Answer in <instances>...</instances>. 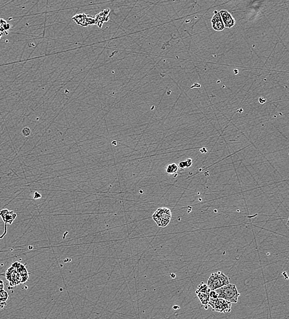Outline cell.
I'll use <instances>...</instances> for the list:
<instances>
[{
    "label": "cell",
    "instance_id": "cell-1",
    "mask_svg": "<svg viewBox=\"0 0 289 319\" xmlns=\"http://www.w3.org/2000/svg\"><path fill=\"white\" fill-rule=\"evenodd\" d=\"M218 295V298L228 301L231 303H236L238 301L240 293L237 290L236 286L234 284L226 285L215 290Z\"/></svg>",
    "mask_w": 289,
    "mask_h": 319
},
{
    "label": "cell",
    "instance_id": "cell-2",
    "mask_svg": "<svg viewBox=\"0 0 289 319\" xmlns=\"http://www.w3.org/2000/svg\"><path fill=\"white\" fill-rule=\"evenodd\" d=\"M230 284L228 277L221 271L212 273L207 281V286L212 291H214Z\"/></svg>",
    "mask_w": 289,
    "mask_h": 319
},
{
    "label": "cell",
    "instance_id": "cell-3",
    "mask_svg": "<svg viewBox=\"0 0 289 319\" xmlns=\"http://www.w3.org/2000/svg\"><path fill=\"white\" fill-rule=\"evenodd\" d=\"M172 218L171 211L167 208L158 209L153 215V219L160 227H166Z\"/></svg>",
    "mask_w": 289,
    "mask_h": 319
},
{
    "label": "cell",
    "instance_id": "cell-4",
    "mask_svg": "<svg viewBox=\"0 0 289 319\" xmlns=\"http://www.w3.org/2000/svg\"><path fill=\"white\" fill-rule=\"evenodd\" d=\"M208 304L212 307L213 311L227 313L231 311V303L223 298H210Z\"/></svg>",
    "mask_w": 289,
    "mask_h": 319
},
{
    "label": "cell",
    "instance_id": "cell-5",
    "mask_svg": "<svg viewBox=\"0 0 289 319\" xmlns=\"http://www.w3.org/2000/svg\"><path fill=\"white\" fill-rule=\"evenodd\" d=\"M211 290L209 289L207 284L202 282L198 287L196 291V294L198 297L199 301L202 305L206 306L209 304L210 301V293Z\"/></svg>",
    "mask_w": 289,
    "mask_h": 319
},
{
    "label": "cell",
    "instance_id": "cell-6",
    "mask_svg": "<svg viewBox=\"0 0 289 319\" xmlns=\"http://www.w3.org/2000/svg\"><path fill=\"white\" fill-rule=\"evenodd\" d=\"M0 217L4 223V231L3 234L0 236V239H2L7 233V225H11L17 217V214L13 211H9L7 209H4L0 211Z\"/></svg>",
    "mask_w": 289,
    "mask_h": 319
},
{
    "label": "cell",
    "instance_id": "cell-7",
    "mask_svg": "<svg viewBox=\"0 0 289 319\" xmlns=\"http://www.w3.org/2000/svg\"><path fill=\"white\" fill-rule=\"evenodd\" d=\"M72 20L78 25L82 27H87L96 24V20L94 18H92L91 17L84 14H77L73 17Z\"/></svg>",
    "mask_w": 289,
    "mask_h": 319
},
{
    "label": "cell",
    "instance_id": "cell-8",
    "mask_svg": "<svg viewBox=\"0 0 289 319\" xmlns=\"http://www.w3.org/2000/svg\"><path fill=\"white\" fill-rule=\"evenodd\" d=\"M213 13L214 15L211 20L212 28L216 32H222L225 28V27L220 14L216 10L214 11Z\"/></svg>",
    "mask_w": 289,
    "mask_h": 319
},
{
    "label": "cell",
    "instance_id": "cell-9",
    "mask_svg": "<svg viewBox=\"0 0 289 319\" xmlns=\"http://www.w3.org/2000/svg\"><path fill=\"white\" fill-rule=\"evenodd\" d=\"M219 13L223 20L225 28H231L234 26L236 24L235 20L228 11H227L226 10H221Z\"/></svg>",
    "mask_w": 289,
    "mask_h": 319
},
{
    "label": "cell",
    "instance_id": "cell-10",
    "mask_svg": "<svg viewBox=\"0 0 289 319\" xmlns=\"http://www.w3.org/2000/svg\"><path fill=\"white\" fill-rule=\"evenodd\" d=\"M11 25L8 24L3 18H0V32L3 36H7L9 35L8 31L11 29Z\"/></svg>",
    "mask_w": 289,
    "mask_h": 319
},
{
    "label": "cell",
    "instance_id": "cell-11",
    "mask_svg": "<svg viewBox=\"0 0 289 319\" xmlns=\"http://www.w3.org/2000/svg\"><path fill=\"white\" fill-rule=\"evenodd\" d=\"M179 169V167L175 163H172L167 166L166 171L168 174L176 173Z\"/></svg>",
    "mask_w": 289,
    "mask_h": 319
},
{
    "label": "cell",
    "instance_id": "cell-12",
    "mask_svg": "<svg viewBox=\"0 0 289 319\" xmlns=\"http://www.w3.org/2000/svg\"><path fill=\"white\" fill-rule=\"evenodd\" d=\"M192 164V160L190 158L187 159V161H181L179 163V166L181 168H190Z\"/></svg>",
    "mask_w": 289,
    "mask_h": 319
},
{
    "label": "cell",
    "instance_id": "cell-13",
    "mask_svg": "<svg viewBox=\"0 0 289 319\" xmlns=\"http://www.w3.org/2000/svg\"><path fill=\"white\" fill-rule=\"evenodd\" d=\"M9 295L8 293L5 290H0V301L2 302H6L8 299Z\"/></svg>",
    "mask_w": 289,
    "mask_h": 319
},
{
    "label": "cell",
    "instance_id": "cell-14",
    "mask_svg": "<svg viewBox=\"0 0 289 319\" xmlns=\"http://www.w3.org/2000/svg\"><path fill=\"white\" fill-rule=\"evenodd\" d=\"M22 133L24 136H29L31 135L32 131H31V130L28 127H25L22 129Z\"/></svg>",
    "mask_w": 289,
    "mask_h": 319
},
{
    "label": "cell",
    "instance_id": "cell-15",
    "mask_svg": "<svg viewBox=\"0 0 289 319\" xmlns=\"http://www.w3.org/2000/svg\"><path fill=\"white\" fill-rule=\"evenodd\" d=\"M41 198V194L38 192H35L34 193V194H33V198L35 199V200H38V199H39Z\"/></svg>",
    "mask_w": 289,
    "mask_h": 319
},
{
    "label": "cell",
    "instance_id": "cell-16",
    "mask_svg": "<svg viewBox=\"0 0 289 319\" xmlns=\"http://www.w3.org/2000/svg\"><path fill=\"white\" fill-rule=\"evenodd\" d=\"M6 306V302H2L0 301V309L4 308V306Z\"/></svg>",
    "mask_w": 289,
    "mask_h": 319
},
{
    "label": "cell",
    "instance_id": "cell-17",
    "mask_svg": "<svg viewBox=\"0 0 289 319\" xmlns=\"http://www.w3.org/2000/svg\"><path fill=\"white\" fill-rule=\"evenodd\" d=\"M4 289V282L3 280H0V290Z\"/></svg>",
    "mask_w": 289,
    "mask_h": 319
},
{
    "label": "cell",
    "instance_id": "cell-18",
    "mask_svg": "<svg viewBox=\"0 0 289 319\" xmlns=\"http://www.w3.org/2000/svg\"><path fill=\"white\" fill-rule=\"evenodd\" d=\"M259 101H260V102L261 104H264L265 102H266V99L265 98H260L259 99Z\"/></svg>",
    "mask_w": 289,
    "mask_h": 319
},
{
    "label": "cell",
    "instance_id": "cell-19",
    "mask_svg": "<svg viewBox=\"0 0 289 319\" xmlns=\"http://www.w3.org/2000/svg\"><path fill=\"white\" fill-rule=\"evenodd\" d=\"M173 309L174 310H177V309H179V307L178 306H174L173 307Z\"/></svg>",
    "mask_w": 289,
    "mask_h": 319
},
{
    "label": "cell",
    "instance_id": "cell-20",
    "mask_svg": "<svg viewBox=\"0 0 289 319\" xmlns=\"http://www.w3.org/2000/svg\"><path fill=\"white\" fill-rule=\"evenodd\" d=\"M3 36V33H1V32H0V39H1V38H2V36Z\"/></svg>",
    "mask_w": 289,
    "mask_h": 319
},
{
    "label": "cell",
    "instance_id": "cell-21",
    "mask_svg": "<svg viewBox=\"0 0 289 319\" xmlns=\"http://www.w3.org/2000/svg\"><path fill=\"white\" fill-rule=\"evenodd\" d=\"M287 225L289 227V217H288V221H287Z\"/></svg>",
    "mask_w": 289,
    "mask_h": 319
}]
</instances>
